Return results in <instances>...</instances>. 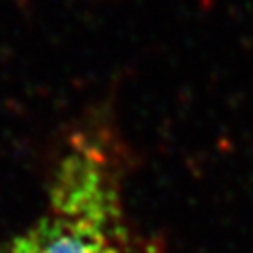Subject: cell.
<instances>
[{
	"instance_id": "obj_1",
	"label": "cell",
	"mask_w": 253,
	"mask_h": 253,
	"mask_svg": "<svg viewBox=\"0 0 253 253\" xmlns=\"http://www.w3.org/2000/svg\"><path fill=\"white\" fill-rule=\"evenodd\" d=\"M0 253H129L113 156L77 135L60 156L43 214Z\"/></svg>"
}]
</instances>
